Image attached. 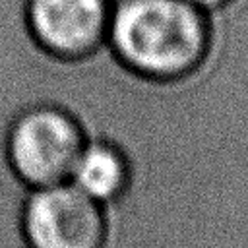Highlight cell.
<instances>
[{"instance_id":"cell-2","label":"cell","mask_w":248,"mask_h":248,"mask_svg":"<svg viewBox=\"0 0 248 248\" xmlns=\"http://www.w3.org/2000/svg\"><path fill=\"white\" fill-rule=\"evenodd\" d=\"M116 0H21V33L31 56L48 68L74 70L107 50Z\"/></svg>"},{"instance_id":"cell-3","label":"cell","mask_w":248,"mask_h":248,"mask_svg":"<svg viewBox=\"0 0 248 248\" xmlns=\"http://www.w3.org/2000/svg\"><path fill=\"white\" fill-rule=\"evenodd\" d=\"M85 140L79 122L66 108L39 103L12 120L6 155L16 176L31 190L68 180Z\"/></svg>"},{"instance_id":"cell-6","label":"cell","mask_w":248,"mask_h":248,"mask_svg":"<svg viewBox=\"0 0 248 248\" xmlns=\"http://www.w3.org/2000/svg\"><path fill=\"white\" fill-rule=\"evenodd\" d=\"M188 2L198 6L200 10H203L207 14H217V12L225 10V8H229L231 4H234L236 0H188Z\"/></svg>"},{"instance_id":"cell-1","label":"cell","mask_w":248,"mask_h":248,"mask_svg":"<svg viewBox=\"0 0 248 248\" xmlns=\"http://www.w3.org/2000/svg\"><path fill=\"white\" fill-rule=\"evenodd\" d=\"M213 43V16L188 0H116L107 56L128 76L172 85L207 66Z\"/></svg>"},{"instance_id":"cell-4","label":"cell","mask_w":248,"mask_h":248,"mask_svg":"<svg viewBox=\"0 0 248 248\" xmlns=\"http://www.w3.org/2000/svg\"><path fill=\"white\" fill-rule=\"evenodd\" d=\"M21 231L29 248H101L107 217L101 202L64 180L27 192Z\"/></svg>"},{"instance_id":"cell-5","label":"cell","mask_w":248,"mask_h":248,"mask_svg":"<svg viewBox=\"0 0 248 248\" xmlns=\"http://www.w3.org/2000/svg\"><path fill=\"white\" fill-rule=\"evenodd\" d=\"M68 180L89 198L101 203H108L114 198L122 196L128 186V159L110 141L85 140Z\"/></svg>"}]
</instances>
